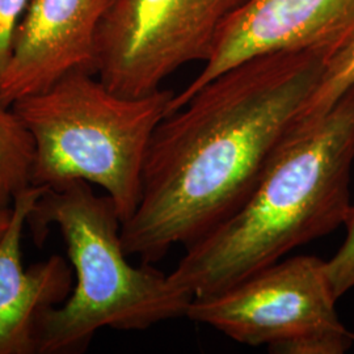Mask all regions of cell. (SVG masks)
Returning a JSON list of instances; mask_svg holds the SVG:
<instances>
[{
  "label": "cell",
  "mask_w": 354,
  "mask_h": 354,
  "mask_svg": "<svg viewBox=\"0 0 354 354\" xmlns=\"http://www.w3.org/2000/svg\"><path fill=\"white\" fill-rule=\"evenodd\" d=\"M327 64L311 51L247 59L210 80L159 122L138 206L122 223L129 256L160 261L235 214L313 95Z\"/></svg>",
  "instance_id": "1"
},
{
  "label": "cell",
  "mask_w": 354,
  "mask_h": 354,
  "mask_svg": "<svg viewBox=\"0 0 354 354\" xmlns=\"http://www.w3.org/2000/svg\"><path fill=\"white\" fill-rule=\"evenodd\" d=\"M354 163V86L328 112L294 124L241 209L187 247L169 273L203 298L345 226Z\"/></svg>",
  "instance_id": "2"
},
{
  "label": "cell",
  "mask_w": 354,
  "mask_h": 354,
  "mask_svg": "<svg viewBox=\"0 0 354 354\" xmlns=\"http://www.w3.org/2000/svg\"><path fill=\"white\" fill-rule=\"evenodd\" d=\"M26 226L38 247L51 226L59 230L75 276L66 302L41 317L36 354L83 353L100 329L146 330L187 317L194 297L151 264L129 263L113 200L88 183L46 188Z\"/></svg>",
  "instance_id": "3"
},
{
  "label": "cell",
  "mask_w": 354,
  "mask_h": 354,
  "mask_svg": "<svg viewBox=\"0 0 354 354\" xmlns=\"http://www.w3.org/2000/svg\"><path fill=\"white\" fill-rule=\"evenodd\" d=\"M175 92L127 97L87 71L15 102L12 111L35 142L30 184L55 188L71 181L99 185L122 221L136 212L152 134Z\"/></svg>",
  "instance_id": "4"
},
{
  "label": "cell",
  "mask_w": 354,
  "mask_h": 354,
  "mask_svg": "<svg viewBox=\"0 0 354 354\" xmlns=\"http://www.w3.org/2000/svg\"><path fill=\"white\" fill-rule=\"evenodd\" d=\"M245 1L109 0L96 36V76L121 96L153 93L180 67L205 64Z\"/></svg>",
  "instance_id": "5"
},
{
  "label": "cell",
  "mask_w": 354,
  "mask_h": 354,
  "mask_svg": "<svg viewBox=\"0 0 354 354\" xmlns=\"http://www.w3.org/2000/svg\"><path fill=\"white\" fill-rule=\"evenodd\" d=\"M327 261L292 256L209 297L194 298L190 320L234 342L268 348L310 333H342Z\"/></svg>",
  "instance_id": "6"
},
{
  "label": "cell",
  "mask_w": 354,
  "mask_h": 354,
  "mask_svg": "<svg viewBox=\"0 0 354 354\" xmlns=\"http://www.w3.org/2000/svg\"><path fill=\"white\" fill-rule=\"evenodd\" d=\"M353 39L354 0H247L221 28L201 73L174 95L168 113L247 59L279 51H311L328 62Z\"/></svg>",
  "instance_id": "7"
},
{
  "label": "cell",
  "mask_w": 354,
  "mask_h": 354,
  "mask_svg": "<svg viewBox=\"0 0 354 354\" xmlns=\"http://www.w3.org/2000/svg\"><path fill=\"white\" fill-rule=\"evenodd\" d=\"M109 0H30L0 77V105L11 108L75 71L96 75V36Z\"/></svg>",
  "instance_id": "8"
},
{
  "label": "cell",
  "mask_w": 354,
  "mask_h": 354,
  "mask_svg": "<svg viewBox=\"0 0 354 354\" xmlns=\"http://www.w3.org/2000/svg\"><path fill=\"white\" fill-rule=\"evenodd\" d=\"M46 188L30 185L15 197L10 226L0 238V354H36L41 317L74 289L73 266L59 254L28 269L23 264L28 216Z\"/></svg>",
  "instance_id": "9"
},
{
  "label": "cell",
  "mask_w": 354,
  "mask_h": 354,
  "mask_svg": "<svg viewBox=\"0 0 354 354\" xmlns=\"http://www.w3.org/2000/svg\"><path fill=\"white\" fill-rule=\"evenodd\" d=\"M35 142L12 108L0 105V209L12 206L15 197L29 188Z\"/></svg>",
  "instance_id": "10"
},
{
  "label": "cell",
  "mask_w": 354,
  "mask_h": 354,
  "mask_svg": "<svg viewBox=\"0 0 354 354\" xmlns=\"http://www.w3.org/2000/svg\"><path fill=\"white\" fill-rule=\"evenodd\" d=\"M352 86H354V39L329 58L317 88L304 102L294 124L314 120L328 112Z\"/></svg>",
  "instance_id": "11"
},
{
  "label": "cell",
  "mask_w": 354,
  "mask_h": 354,
  "mask_svg": "<svg viewBox=\"0 0 354 354\" xmlns=\"http://www.w3.org/2000/svg\"><path fill=\"white\" fill-rule=\"evenodd\" d=\"M354 344L351 330L342 333H310L268 348L274 354H342Z\"/></svg>",
  "instance_id": "12"
},
{
  "label": "cell",
  "mask_w": 354,
  "mask_h": 354,
  "mask_svg": "<svg viewBox=\"0 0 354 354\" xmlns=\"http://www.w3.org/2000/svg\"><path fill=\"white\" fill-rule=\"evenodd\" d=\"M345 228L346 235L342 247L327 261V272L337 299L354 288V203Z\"/></svg>",
  "instance_id": "13"
},
{
  "label": "cell",
  "mask_w": 354,
  "mask_h": 354,
  "mask_svg": "<svg viewBox=\"0 0 354 354\" xmlns=\"http://www.w3.org/2000/svg\"><path fill=\"white\" fill-rule=\"evenodd\" d=\"M30 0H0V77L11 57L13 39Z\"/></svg>",
  "instance_id": "14"
},
{
  "label": "cell",
  "mask_w": 354,
  "mask_h": 354,
  "mask_svg": "<svg viewBox=\"0 0 354 354\" xmlns=\"http://www.w3.org/2000/svg\"><path fill=\"white\" fill-rule=\"evenodd\" d=\"M11 216H12V206L8 209H0V238L4 235V232L10 226Z\"/></svg>",
  "instance_id": "15"
}]
</instances>
